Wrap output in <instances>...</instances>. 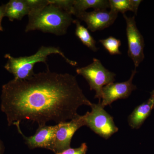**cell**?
I'll list each match as a JSON object with an SVG mask.
<instances>
[{
  "label": "cell",
  "instance_id": "6da1fadb",
  "mask_svg": "<svg viewBox=\"0 0 154 154\" xmlns=\"http://www.w3.org/2000/svg\"><path fill=\"white\" fill-rule=\"evenodd\" d=\"M92 105L75 77L49 69L27 79H14L2 88L1 108L9 126L25 120L38 126L50 121L58 124L75 118L80 106Z\"/></svg>",
  "mask_w": 154,
  "mask_h": 154
},
{
  "label": "cell",
  "instance_id": "5b68a950",
  "mask_svg": "<svg viewBox=\"0 0 154 154\" xmlns=\"http://www.w3.org/2000/svg\"><path fill=\"white\" fill-rule=\"evenodd\" d=\"M91 112L84 115L85 125L100 136L107 140L118 131L113 119L106 112L101 103H92Z\"/></svg>",
  "mask_w": 154,
  "mask_h": 154
},
{
  "label": "cell",
  "instance_id": "44dd1931",
  "mask_svg": "<svg viewBox=\"0 0 154 154\" xmlns=\"http://www.w3.org/2000/svg\"><path fill=\"white\" fill-rule=\"evenodd\" d=\"M5 5H4L2 6H0V29L3 30V28L2 26V20L3 17H5Z\"/></svg>",
  "mask_w": 154,
  "mask_h": 154
},
{
  "label": "cell",
  "instance_id": "ffe728a7",
  "mask_svg": "<svg viewBox=\"0 0 154 154\" xmlns=\"http://www.w3.org/2000/svg\"><path fill=\"white\" fill-rule=\"evenodd\" d=\"M131 2L132 3L133 8L134 9V12L135 14V15H137V13L138 8L139 6L142 1L141 0H131Z\"/></svg>",
  "mask_w": 154,
  "mask_h": 154
},
{
  "label": "cell",
  "instance_id": "4fadbf2b",
  "mask_svg": "<svg viewBox=\"0 0 154 154\" xmlns=\"http://www.w3.org/2000/svg\"><path fill=\"white\" fill-rule=\"evenodd\" d=\"M109 7V1L107 0H73L72 15L78 12H84L91 8L94 10H106Z\"/></svg>",
  "mask_w": 154,
  "mask_h": 154
},
{
  "label": "cell",
  "instance_id": "cb8c5ba5",
  "mask_svg": "<svg viewBox=\"0 0 154 154\" xmlns=\"http://www.w3.org/2000/svg\"><path fill=\"white\" fill-rule=\"evenodd\" d=\"M0 31H2V30H1V29H0Z\"/></svg>",
  "mask_w": 154,
  "mask_h": 154
},
{
  "label": "cell",
  "instance_id": "52a82bcc",
  "mask_svg": "<svg viewBox=\"0 0 154 154\" xmlns=\"http://www.w3.org/2000/svg\"><path fill=\"white\" fill-rule=\"evenodd\" d=\"M52 151L56 153L70 148L72 137L76 131L85 125L84 115H79L69 122L57 125Z\"/></svg>",
  "mask_w": 154,
  "mask_h": 154
},
{
  "label": "cell",
  "instance_id": "ac0fdd59",
  "mask_svg": "<svg viewBox=\"0 0 154 154\" xmlns=\"http://www.w3.org/2000/svg\"><path fill=\"white\" fill-rule=\"evenodd\" d=\"M49 4H53L60 8L72 15L73 0H48Z\"/></svg>",
  "mask_w": 154,
  "mask_h": 154
},
{
  "label": "cell",
  "instance_id": "277c9868",
  "mask_svg": "<svg viewBox=\"0 0 154 154\" xmlns=\"http://www.w3.org/2000/svg\"><path fill=\"white\" fill-rule=\"evenodd\" d=\"M77 73L82 76L90 87V90L96 92L95 99H98L99 103L102 99V88L104 86L115 81L116 74L103 66L100 60L94 58L93 62L89 65L76 69Z\"/></svg>",
  "mask_w": 154,
  "mask_h": 154
},
{
  "label": "cell",
  "instance_id": "d6986e66",
  "mask_svg": "<svg viewBox=\"0 0 154 154\" xmlns=\"http://www.w3.org/2000/svg\"><path fill=\"white\" fill-rule=\"evenodd\" d=\"M88 150V146L85 143H82L79 147L77 148H69L57 153L56 154H86Z\"/></svg>",
  "mask_w": 154,
  "mask_h": 154
},
{
  "label": "cell",
  "instance_id": "7c38bea8",
  "mask_svg": "<svg viewBox=\"0 0 154 154\" xmlns=\"http://www.w3.org/2000/svg\"><path fill=\"white\" fill-rule=\"evenodd\" d=\"M29 9L26 0H11L5 5V17L11 21L22 20L29 15Z\"/></svg>",
  "mask_w": 154,
  "mask_h": 154
},
{
  "label": "cell",
  "instance_id": "3957f363",
  "mask_svg": "<svg viewBox=\"0 0 154 154\" xmlns=\"http://www.w3.org/2000/svg\"><path fill=\"white\" fill-rule=\"evenodd\" d=\"M51 54H59L69 64L73 66L77 65L76 62L68 58L59 48L42 46L36 53L30 56L14 57L11 54H6L5 57L8 60L5 68L14 75V79H27L35 74L33 72L34 65L39 62L44 63L47 65L48 56Z\"/></svg>",
  "mask_w": 154,
  "mask_h": 154
},
{
  "label": "cell",
  "instance_id": "9a60e30c",
  "mask_svg": "<svg viewBox=\"0 0 154 154\" xmlns=\"http://www.w3.org/2000/svg\"><path fill=\"white\" fill-rule=\"evenodd\" d=\"M99 42L111 55L121 54L122 52L119 49L121 45V42L119 39L110 36L105 39H100Z\"/></svg>",
  "mask_w": 154,
  "mask_h": 154
},
{
  "label": "cell",
  "instance_id": "7a4b0ae2",
  "mask_svg": "<svg viewBox=\"0 0 154 154\" xmlns=\"http://www.w3.org/2000/svg\"><path fill=\"white\" fill-rule=\"evenodd\" d=\"M29 21L25 32L41 30L57 36L66 34L74 20L72 15L57 6L49 4L41 11L28 16Z\"/></svg>",
  "mask_w": 154,
  "mask_h": 154
},
{
  "label": "cell",
  "instance_id": "7402d4cb",
  "mask_svg": "<svg viewBox=\"0 0 154 154\" xmlns=\"http://www.w3.org/2000/svg\"><path fill=\"white\" fill-rule=\"evenodd\" d=\"M3 144L1 140H0V154H2L3 151Z\"/></svg>",
  "mask_w": 154,
  "mask_h": 154
},
{
  "label": "cell",
  "instance_id": "2e32d148",
  "mask_svg": "<svg viewBox=\"0 0 154 154\" xmlns=\"http://www.w3.org/2000/svg\"><path fill=\"white\" fill-rule=\"evenodd\" d=\"M109 8L110 11L120 12L125 14L127 11L134 12L131 0H109Z\"/></svg>",
  "mask_w": 154,
  "mask_h": 154
},
{
  "label": "cell",
  "instance_id": "5bb4252c",
  "mask_svg": "<svg viewBox=\"0 0 154 154\" xmlns=\"http://www.w3.org/2000/svg\"><path fill=\"white\" fill-rule=\"evenodd\" d=\"M73 23L76 25L75 34L79 39L85 45L91 50L96 52L98 50L96 46V41L88 31V29L85 26L81 25L78 20H74Z\"/></svg>",
  "mask_w": 154,
  "mask_h": 154
},
{
  "label": "cell",
  "instance_id": "8992f818",
  "mask_svg": "<svg viewBox=\"0 0 154 154\" xmlns=\"http://www.w3.org/2000/svg\"><path fill=\"white\" fill-rule=\"evenodd\" d=\"M126 24V36L128 43V54L133 61L135 69L138 67L144 59V40L137 27L135 16L128 17L123 14Z\"/></svg>",
  "mask_w": 154,
  "mask_h": 154
},
{
  "label": "cell",
  "instance_id": "e0dca14e",
  "mask_svg": "<svg viewBox=\"0 0 154 154\" xmlns=\"http://www.w3.org/2000/svg\"><path fill=\"white\" fill-rule=\"evenodd\" d=\"M29 9L28 16L41 11L49 5L48 0H26Z\"/></svg>",
  "mask_w": 154,
  "mask_h": 154
},
{
  "label": "cell",
  "instance_id": "30bf717a",
  "mask_svg": "<svg viewBox=\"0 0 154 154\" xmlns=\"http://www.w3.org/2000/svg\"><path fill=\"white\" fill-rule=\"evenodd\" d=\"M20 123H16V126L19 133L25 141V143L31 149L43 148L52 151L54 140L57 125H41L38 126L35 134L32 136H25L20 129Z\"/></svg>",
  "mask_w": 154,
  "mask_h": 154
},
{
  "label": "cell",
  "instance_id": "8fae6325",
  "mask_svg": "<svg viewBox=\"0 0 154 154\" xmlns=\"http://www.w3.org/2000/svg\"><path fill=\"white\" fill-rule=\"evenodd\" d=\"M154 108V98L151 96L146 102L137 106L128 118L129 125L133 129H138L148 117Z\"/></svg>",
  "mask_w": 154,
  "mask_h": 154
},
{
  "label": "cell",
  "instance_id": "603a6c76",
  "mask_svg": "<svg viewBox=\"0 0 154 154\" xmlns=\"http://www.w3.org/2000/svg\"><path fill=\"white\" fill-rule=\"evenodd\" d=\"M151 96H152L154 98V90L151 93Z\"/></svg>",
  "mask_w": 154,
  "mask_h": 154
},
{
  "label": "cell",
  "instance_id": "ba28073f",
  "mask_svg": "<svg viewBox=\"0 0 154 154\" xmlns=\"http://www.w3.org/2000/svg\"><path fill=\"white\" fill-rule=\"evenodd\" d=\"M118 13L115 11L97 9L92 12L86 11L75 14L77 18L84 21L88 29L92 32L104 30L113 25L117 18Z\"/></svg>",
  "mask_w": 154,
  "mask_h": 154
},
{
  "label": "cell",
  "instance_id": "9c48e42d",
  "mask_svg": "<svg viewBox=\"0 0 154 154\" xmlns=\"http://www.w3.org/2000/svg\"><path fill=\"white\" fill-rule=\"evenodd\" d=\"M136 69L132 71L129 79L120 83H112L104 86L102 88V101L101 105L105 107L110 105L116 100L128 98L133 91L136 90L137 87L132 83L135 75L137 73Z\"/></svg>",
  "mask_w": 154,
  "mask_h": 154
}]
</instances>
